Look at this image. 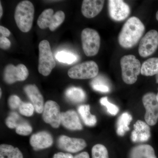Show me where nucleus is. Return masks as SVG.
Listing matches in <instances>:
<instances>
[{
  "instance_id": "f257e3e1",
  "label": "nucleus",
  "mask_w": 158,
  "mask_h": 158,
  "mask_svg": "<svg viewBox=\"0 0 158 158\" xmlns=\"http://www.w3.org/2000/svg\"><path fill=\"white\" fill-rule=\"evenodd\" d=\"M144 31V25L139 19L135 16L130 18L118 35L119 44L123 48H132L138 43Z\"/></svg>"
},
{
  "instance_id": "f03ea898",
  "label": "nucleus",
  "mask_w": 158,
  "mask_h": 158,
  "mask_svg": "<svg viewBox=\"0 0 158 158\" xmlns=\"http://www.w3.org/2000/svg\"><path fill=\"white\" fill-rule=\"evenodd\" d=\"M34 14V6L30 1H23L18 4L15 12V19L22 32L27 33L31 30Z\"/></svg>"
},
{
  "instance_id": "7ed1b4c3",
  "label": "nucleus",
  "mask_w": 158,
  "mask_h": 158,
  "mask_svg": "<svg viewBox=\"0 0 158 158\" xmlns=\"http://www.w3.org/2000/svg\"><path fill=\"white\" fill-rule=\"evenodd\" d=\"M123 80L127 85H132L141 73V65L139 60L132 55L123 56L120 60Z\"/></svg>"
},
{
  "instance_id": "20e7f679",
  "label": "nucleus",
  "mask_w": 158,
  "mask_h": 158,
  "mask_svg": "<svg viewBox=\"0 0 158 158\" xmlns=\"http://www.w3.org/2000/svg\"><path fill=\"white\" fill-rule=\"evenodd\" d=\"M39 50L38 71L42 75L47 76L56 65L50 45L48 40H43L40 43Z\"/></svg>"
},
{
  "instance_id": "39448f33",
  "label": "nucleus",
  "mask_w": 158,
  "mask_h": 158,
  "mask_svg": "<svg viewBox=\"0 0 158 158\" xmlns=\"http://www.w3.org/2000/svg\"><path fill=\"white\" fill-rule=\"evenodd\" d=\"M81 41L83 51L86 56H93L98 53L100 47V37L94 29H84L81 33Z\"/></svg>"
},
{
  "instance_id": "423d86ee",
  "label": "nucleus",
  "mask_w": 158,
  "mask_h": 158,
  "mask_svg": "<svg viewBox=\"0 0 158 158\" xmlns=\"http://www.w3.org/2000/svg\"><path fill=\"white\" fill-rule=\"evenodd\" d=\"M65 19V14L63 11H59L54 14L52 9H46L40 15L37 23L40 29L49 28L51 31H54L62 24Z\"/></svg>"
},
{
  "instance_id": "0eeeda50",
  "label": "nucleus",
  "mask_w": 158,
  "mask_h": 158,
  "mask_svg": "<svg viewBox=\"0 0 158 158\" xmlns=\"http://www.w3.org/2000/svg\"><path fill=\"white\" fill-rule=\"evenodd\" d=\"M98 71V66L96 62L87 61L71 68L68 71V75L72 79H89L97 77Z\"/></svg>"
},
{
  "instance_id": "6e6552de",
  "label": "nucleus",
  "mask_w": 158,
  "mask_h": 158,
  "mask_svg": "<svg viewBox=\"0 0 158 158\" xmlns=\"http://www.w3.org/2000/svg\"><path fill=\"white\" fill-rule=\"evenodd\" d=\"M142 102L146 110L144 119L148 125L154 126L158 120V102L156 94L153 92L145 94L142 97Z\"/></svg>"
},
{
  "instance_id": "1a4fd4ad",
  "label": "nucleus",
  "mask_w": 158,
  "mask_h": 158,
  "mask_svg": "<svg viewBox=\"0 0 158 158\" xmlns=\"http://www.w3.org/2000/svg\"><path fill=\"white\" fill-rule=\"evenodd\" d=\"M158 48V32L155 30H150L141 39L138 52L143 58L149 56L156 51Z\"/></svg>"
},
{
  "instance_id": "9d476101",
  "label": "nucleus",
  "mask_w": 158,
  "mask_h": 158,
  "mask_svg": "<svg viewBox=\"0 0 158 158\" xmlns=\"http://www.w3.org/2000/svg\"><path fill=\"white\" fill-rule=\"evenodd\" d=\"M61 113L57 103L53 101H48L44 105L43 118L45 123L57 128L61 123Z\"/></svg>"
},
{
  "instance_id": "9b49d317",
  "label": "nucleus",
  "mask_w": 158,
  "mask_h": 158,
  "mask_svg": "<svg viewBox=\"0 0 158 158\" xmlns=\"http://www.w3.org/2000/svg\"><path fill=\"white\" fill-rule=\"evenodd\" d=\"M29 74L28 69L23 64H19L16 66L9 64L4 70V81L7 84H12L15 82L25 81Z\"/></svg>"
},
{
  "instance_id": "f8f14e48",
  "label": "nucleus",
  "mask_w": 158,
  "mask_h": 158,
  "mask_svg": "<svg viewBox=\"0 0 158 158\" xmlns=\"http://www.w3.org/2000/svg\"><path fill=\"white\" fill-rule=\"evenodd\" d=\"M109 3V11L110 17L116 21H121L129 15V6L121 0H110Z\"/></svg>"
},
{
  "instance_id": "ddd939ff",
  "label": "nucleus",
  "mask_w": 158,
  "mask_h": 158,
  "mask_svg": "<svg viewBox=\"0 0 158 158\" xmlns=\"http://www.w3.org/2000/svg\"><path fill=\"white\" fill-rule=\"evenodd\" d=\"M58 142L59 148L72 153L78 152L87 146L86 141L84 139L72 138L65 135L60 136Z\"/></svg>"
},
{
  "instance_id": "4468645a",
  "label": "nucleus",
  "mask_w": 158,
  "mask_h": 158,
  "mask_svg": "<svg viewBox=\"0 0 158 158\" xmlns=\"http://www.w3.org/2000/svg\"><path fill=\"white\" fill-rule=\"evenodd\" d=\"M134 129L131 135L133 142H145L150 138V128L146 122L138 120L134 125Z\"/></svg>"
},
{
  "instance_id": "2eb2a0df",
  "label": "nucleus",
  "mask_w": 158,
  "mask_h": 158,
  "mask_svg": "<svg viewBox=\"0 0 158 158\" xmlns=\"http://www.w3.org/2000/svg\"><path fill=\"white\" fill-rule=\"evenodd\" d=\"M24 91L32 102L36 112L42 113L44 106L43 97L37 86L34 85H27L25 87Z\"/></svg>"
},
{
  "instance_id": "dca6fc26",
  "label": "nucleus",
  "mask_w": 158,
  "mask_h": 158,
  "mask_svg": "<svg viewBox=\"0 0 158 158\" xmlns=\"http://www.w3.org/2000/svg\"><path fill=\"white\" fill-rule=\"evenodd\" d=\"M104 1L102 0H84L82 2V14L87 18L95 17L103 8Z\"/></svg>"
},
{
  "instance_id": "f3484780",
  "label": "nucleus",
  "mask_w": 158,
  "mask_h": 158,
  "mask_svg": "<svg viewBox=\"0 0 158 158\" xmlns=\"http://www.w3.org/2000/svg\"><path fill=\"white\" fill-rule=\"evenodd\" d=\"M30 144L34 149H44L52 146L53 142L51 134L46 131H41L31 136Z\"/></svg>"
},
{
  "instance_id": "a211bd4d",
  "label": "nucleus",
  "mask_w": 158,
  "mask_h": 158,
  "mask_svg": "<svg viewBox=\"0 0 158 158\" xmlns=\"http://www.w3.org/2000/svg\"><path fill=\"white\" fill-rule=\"evenodd\" d=\"M61 123L62 125L70 130H81V123L76 112L71 110L61 113Z\"/></svg>"
},
{
  "instance_id": "6ab92c4d",
  "label": "nucleus",
  "mask_w": 158,
  "mask_h": 158,
  "mask_svg": "<svg viewBox=\"0 0 158 158\" xmlns=\"http://www.w3.org/2000/svg\"><path fill=\"white\" fill-rule=\"evenodd\" d=\"M129 158H157L154 149L149 144H143L133 147L129 153Z\"/></svg>"
},
{
  "instance_id": "aec40b11",
  "label": "nucleus",
  "mask_w": 158,
  "mask_h": 158,
  "mask_svg": "<svg viewBox=\"0 0 158 158\" xmlns=\"http://www.w3.org/2000/svg\"><path fill=\"white\" fill-rule=\"evenodd\" d=\"M141 73L145 76H152L158 74V58L148 59L141 65Z\"/></svg>"
},
{
  "instance_id": "412c9836",
  "label": "nucleus",
  "mask_w": 158,
  "mask_h": 158,
  "mask_svg": "<svg viewBox=\"0 0 158 158\" xmlns=\"http://www.w3.org/2000/svg\"><path fill=\"white\" fill-rule=\"evenodd\" d=\"M132 120L131 115L127 112L123 113L119 116L116 123V132L118 135L124 136L125 133L129 131V126Z\"/></svg>"
},
{
  "instance_id": "4be33fe9",
  "label": "nucleus",
  "mask_w": 158,
  "mask_h": 158,
  "mask_svg": "<svg viewBox=\"0 0 158 158\" xmlns=\"http://www.w3.org/2000/svg\"><path fill=\"white\" fill-rule=\"evenodd\" d=\"M65 96L70 101L73 103H81L86 99L85 91L81 88L71 87L65 91Z\"/></svg>"
},
{
  "instance_id": "5701e85b",
  "label": "nucleus",
  "mask_w": 158,
  "mask_h": 158,
  "mask_svg": "<svg viewBox=\"0 0 158 158\" xmlns=\"http://www.w3.org/2000/svg\"><path fill=\"white\" fill-rule=\"evenodd\" d=\"M78 111L84 123L88 126L95 125L97 123L96 116L90 113L89 105H81L79 107Z\"/></svg>"
},
{
  "instance_id": "b1692460",
  "label": "nucleus",
  "mask_w": 158,
  "mask_h": 158,
  "mask_svg": "<svg viewBox=\"0 0 158 158\" xmlns=\"http://www.w3.org/2000/svg\"><path fill=\"white\" fill-rule=\"evenodd\" d=\"M0 156L7 158H23L20 151L17 148L9 144H2L0 146Z\"/></svg>"
},
{
  "instance_id": "393cba45",
  "label": "nucleus",
  "mask_w": 158,
  "mask_h": 158,
  "mask_svg": "<svg viewBox=\"0 0 158 158\" xmlns=\"http://www.w3.org/2000/svg\"><path fill=\"white\" fill-rule=\"evenodd\" d=\"M91 85L94 90L99 92L106 93L110 90L108 80L104 77L101 76L94 77L91 82Z\"/></svg>"
},
{
  "instance_id": "a878e982",
  "label": "nucleus",
  "mask_w": 158,
  "mask_h": 158,
  "mask_svg": "<svg viewBox=\"0 0 158 158\" xmlns=\"http://www.w3.org/2000/svg\"><path fill=\"white\" fill-rule=\"evenodd\" d=\"M92 158H109L107 149L104 145L97 144L92 148Z\"/></svg>"
},
{
  "instance_id": "bb28decb",
  "label": "nucleus",
  "mask_w": 158,
  "mask_h": 158,
  "mask_svg": "<svg viewBox=\"0 0 158 158\" xmlns=\"http://www.w3.org/2000/svg\"><path fill=\"white\" fill-rule=\"evenodd\" d=\"M56 57L59 62L69 64H72L77 60V57L75 55L63 51L57 53Z\"/></svg>"
},
{
  "instance_id": "cd10ccee",
  "label": "nucleus",
  "mask_w": 158,
  "mask_h": 158,
  "mask_svg": "<svg viewBox=\"0 0 158 158\" xmlns=\"http://www.w3.org/2000/svg\"><path fill=\"white\" fill-rule=\"evenodd\" d=\"M101 104L102 106H104L107 110V111L111 115L115 116L118 113L119 109L116 105L111 103L108 101L107 97L102 98L100 101Z\"/></svg>"
},
{
  "instance_id": "c85d7f7f",
  "label": "nucleus",
  "mask_w": 158,
  "mask_h": 158,
  "mask_svg": "<svg viewBox=\"0 0 158 158\" xmlns=\"http://www.w3.org/2000/svg\"><path fill=\"white\" fill-rule=\"evenodd\" d=\"M16 132L21 135H28L32 131V128L28 123L23 122L19 123L15 128Z\"/></svg>"
},
{
  "instance_id": "c756f323",
  "label": "nucleus",
  "mask_w": 158,
  "mask_h": 158,
  "mask_svg": "<svg viewBox=\"0 0 158 158\" xmlns=\"http://www.w3.org/2000/svg\"><path fill=\"white\" fill-rule=\"evenodd\" d=\"M19 109L20 113L22 115L26 116H31L34 113V107L33 105L30 103L22 102Z\"/></svg>"
},
{
  "instance_id": "7c9ffc66",
  "label": "nucleus",
  "mask_w": 158,
  "mask_h": 158,
  "mask_svg": "<svg viewBox=\"0 0 158 158\" xmlns=\"http://www.w3.org/2000/svg\"><path fill=\"white\" fill-rule=\"evenodd\" d=\"M19 119V116L17 113H11L10 116L6 119V124L11 129L16 128L18 124L17 121Z\"/></svg>"
},
{
  "instance_id": "2f4dec72",
  "label": "nucleus",
  "mask_w": 158,
  "mask_h": 158,
  "mask_svg": "<svg viewBox=\"0 0 158 158\" xmlns=\"http://www.w3.org/2000/svg\"><path fill=\"white\" fill-rule=\"evenodd\" d=\"M22 102L17 95H11L9 97L8 103L9 107L12 110H15L19 107Z\"/></svg>"
},
{
  "instance_id": "473e14b6",
  "label": "nucleus",
  "mask_w": 158,
  "mask_h": 158,
  "mask_svg": "<svg viewBox=\"0 0 158 158\" xmlns=\"http://www.w3.org/2000/svg\"><path fill=\"white\" fill-rule=\"evenodd\" d=\"M11 46V42L7 37L2 36L0 37V48L4 50L8 49Z\"/></svg>"
},
{
  "instance_id": "72a5a7b5",
  "label": "nucleus",
  "mask_w": 158,
  "mask_h": 158,
  "mask_svg": "<svg viewBox=\"0 0 158 158\" xmlns=\"http://www.w3.org/2000/svg\"><path fill=\"white\" fill-rule=\"evenodd\" d=\"M53 158H74V157L69 153L59 152L54 155Z\"/></svg>"
},
{
  "instance_id": "f704fd0d",
  "label": "nucleus",
  "mask_w": 158,
  "mask_h": 158,
  "mask_svg": "<svg viewBox=\"0 0 158 158\" xmlns=\"http://www.w3.org/2000/svg\"><path fill=\"white\" fill-rule=\"evenodd\" d=\"M0 33L3 37H9L11 34L10 31L8 29L2 26H0Z\"/></svg>"
},
{
  "instance_id": "c9c22d12",
  "label": "nucleus",
  "mask_w": 158,
  "mask_h": 158,
  "mask_svg": "<svg viewBox=\"0 0 158 158\" xmlns=\"http://www.w3.org/2000/svg\"><path fill=\"white\" fill-rule=\"evenodd\" d=\"M74 158H90V156L88 152H84L77 155Z\"/></svg>"
},
{
  "instance_id": "e433bc0d",
  "label": "nucleus",
  "mask_w": 158,
  "mask_h": 158,
  "mask_svg": "<svg viewBox=\"0 0 158 158\" xmlns=\"http://www.w3.org/2000/svg\"><path fill=\"white\" fill-rule=\"evenodd\" d=\"M3 15V9L1 2L0 3V18L2 17Z\"/></svg>"
},
{
  "instance_id": "4c0bfd02",
  "label": "nucleus",
  "mask_w": 158,
  "mask_h": 158,
  "mask_svg": "<svg viewBox=\"0 0 158 158\" xmlns=\"http://www.w3.org/2000/svg\"><path fill=\"white\" fill-rule=\"evenodd\" d=\"M156 83L158 84V74L156 75Z\"/></svg>"
},
{
  "instance_id": "58836bf2",
  "label": "nucleus",
  "mask_w": 158,
  "mask_h": 158,
  "mask_svg": "<svg viewBox=\"0 0 158 158\" xmlns=\"http://www.w3.org/2000/svg\"><path fill=\"white\" fill-rule=\"evenodd\" d=\"M156 19L158 21V11L156 13Z\"/></svg>"
},
{
  "instance_id": "ea45409f",
  "label": "nucleus",
  "mask_w": 158,
  "mask_h": 158,
  "mask_svg": "<svg viewBox=\"0 0 158 158\" xmlns=\"http://www.w3.org/2000/svg\"><path fill=\"white\" fill-rule=\"evenodd\" d=\"M156 98H157V101L158 102V93L157 94H156Z\"/></svg>"
},
{
  "instance_id": "a19ab883",
  "label": "nucleus",
  "mask_w": 158,
  "mask_h": 158,
  "mask_svg": "<svg viewBox=\"0 0 158 158\" xmlns=\"http://www.w3.org/2000/svg\"><path fill=\"white\" fill-rule=\"evenodd\" d=\"M0 91H1V93H0V94H1V96H2V89H0Z\"/></svg>"
},
{
  "instance_id": "79ce46f5",
  "label": "nucleus",
  "mask_w": 158,
  "mask_h": 158,
  "mask_svg": "<svg viewBox=\"0 0 158 158\" xmlns=\"http://www.w3.org/2000/svg\"><path fill=\"white\" fill-rule=\"evenodd\" d=\"M0 158H6L3 156H0Z\"/></svg>"
}]
</instances>
